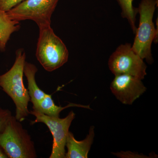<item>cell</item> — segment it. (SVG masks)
Segmentation results:
<instances>
[{
  "label": "cell",
  "mask_w": 158,
  "mask_h": 158,
  "mask_svg": "<svg viewBox=\"0 0 158 158\" xmlns=\"http://www.w3.org/2000/svg\"><path fill=\"white\" fill-rule=\"evenodd\" d=\"M29 113L35 117V120L31 122V124L37 123H44L52 135V148L49 158H65L66 139L71 124L75 118V113L71 111L64 118L47 116L34 110L29 111Z\"/></svg>",
  "instance_id": "cell-7"
},
{
  "label": "cell",
  "mask_w": 158,
  "mask_h": 158,
  "mask_svg": "<svg viewBox=\"0 0 158 158\" xmlns=\"http://www.w3.org/2000/svg\"><path fill=\"white\" fill-rule=\"evenodd\" d=\"M157 0H141L138 8L140 15L139 27L132 48L139 56L149 64L154 62L151 47L153 41L158 40V28L153 21L154 14L157 5Z\"/></svg>",
  "instance_id": "cell-2"
},
{
  "label": "cell",
  "mask_w": 158,
  "mask_h": 158,
  "mask_svg": "<svg viewBox=\"0 0 158 158\" xmlns=\"http://www.w3.org/2000/svg\"><path fill=\"white\" fill-rule=\"evenodd\" d=\"M20 27L19 22L11 19L7 12L0 10V51H5L11 34Z\"/></svg>",
  "instance_id": "cell-12"
},
{
  "label": "cell",
  "mask_w": 158,
  "mask_h": 158,
  "mask_svg": "<svg viewBox=\"0 0 158 158\" xmlns=\"http://www.w3.org/2000/svg\"><path fill=\"white\" fill-rule=\"evenodd\" d=\"M94 135V127L93 126L90 127L88 135L82 141L77 140L73 134L69 132L65 144L67 152L65 153V158H88V153L93 143Z\"/></svg>",
  "instance_id": "cell-9"
},
{
  "label": "cell",
  "mask_w": 158,
  "mask_h": 158,
  "mask_svg": "<svg viewBox=\"0 0 158 158\" xmlns=\"http://www.w3.org/2000/svg\"><path fill=\"white\" fill-rule=\"evenodd\" d=\"M121 10V16L127 19L133 33H135L136 16L138 14V8L133 6L134 0H116Z\"/></svg>",
  "instance_id": "cell-13"
},
{
  "label": "cell",
  "mask_w": 158,
  "mask_h": 158,
  "mask_svg": "<svg viewBox=\"0 0 158 158\" xmlns=\"http://www.w3.org/2000/svg\"><path fill=\"white\" fill-rule=\"evenodd\" d=\"M25 0H0V10L7 12Z\"/></svg>",
  "instance_id": "cell-15"
},
{
  "label": "cell",
  "mask_w": 158,
  "mask_h": 158,
  "mask_svg": "<svg viewBox=\"0 0 158 158\" xmlns=\"http://www.w3.org/2000/svg\"><path fill=\"white\" fill-rule=\"evenodd\" d=\"M8 156L6 155L4 150L0 147V158H8Z\"/></svg>",
  "instance_id": "cell-17"
},
{
  "label": "cell",
  "mask_w": 158,
  "mask_h": 158,
  "mask_svg": "<svg viewBox=\"0 0 158 158\" xmlns=\"http://www.w3.org/2000/svg\"><path fill=\"white\" fill-rule=\"evenodd\" d=\"M59 0H25L7 13L11 19L19 22L31 20L38 27L51 25V17Z\"/></svg>",
  "instance_id": "cell-6"
},
{
  "label": "cell",
  "mask_w": 158,
  "mask_h": 158,
  "mask_svg": "<svg viewBox=\"0 0 158 158\" xmlns=\"http://www.w3.org/2000/svg\"><path fill=\"white\" fill-rule=\"evenodd\" d=\"M26 58L23 50H17L13 66L6 73L0 75V87L14 102L16 107L15 117L20 122L30 114L28 106L30 97L23 80Z\"/></svg>",
  "instance_id": "cell-1"
},
{
  "label": "cell",
  "mask_w": 158,
  "mask_h": 158,
  "mask_svg": "<svg viewBox=\"0 0 158 158\" xmlns=\"http://www.w3.org/2000/svg\"><path fill=\"white\" fill-rule=\"evenodd\" d=\"M71 107L90 109V105L85 106L74 103H69L64 107L57 106L52 99V95L46 94L45 97L36 106L33 107V110L47 116L59 117V114L62 110Z\"/></svg>",
  "instance_id": "cell-11"
},
{
  "label": "cell",
  "mask_w": 158,
  "mask_h": 158,
  "mask_svg": "<svg viewBox=\"0 0 158 158\" xmlns=\"http://www.w3.org/2000/svg\"><path fill=\"white\" fill-rule=\"evenodd\" d=\"M110 90L123 104L131 105L147 90L142 80L126 74L117 75L111 82Z\"/></svg>",
  "instance_id": "cell-8"
},
{
  "label": "cell",
  "mask_w": 158,
  "mask_h": 158,
  "mask_svg": "<svg viewBox=\"0 0 158 158\" xmlns=\"http://www.w3.org/2000/svg\"><path fill=\"white\" fill-rule=\"evenodd\" d=\"M0 147L9 158L37 157L31 136L15 116H11L0 133Z\"/></svg>",
  "instance_id": "cell-4"
},
{
  "label": "cell",
  "mask_w": 158,
  "mask_h": 158,
  "mask_svg": "<svg viewBox=\"0 0 158 158\" xmlns=\"http://www.w3.org/2000/svg\"><path fill=\"white\" fill-rule=\"evenodd\" d=\"M11 116L10 110L0 107V133L4 130Z\"/></svg>",
  "instance_id": "cell-14"
},
{
  "label": "cell",
  "mask_w": 158,
  "mask_h": 158,
  "mask_svg": "<svg viewBox=\"0 0 158 158\" xmlns=\"http://www.w3.org/2000/svg\"><path fill=\"white\" fill-rule=\"evenodd\" d=\"M36 58L42 67L52 72L67 62L69 52L65 44L54 33L51 25L39 27Z\"/></svg>",
  "instance_id": "cell-3"
},
{
  "label": "cell",
  "mask_w": 158,
  "mask_h": 158,
  "mask_svg": "<svg viewBox=\"0 0 158 158\" xmlns=\"http://www.w3.org/2000/svg\"><path fill=\"white\" fill-rule=\"evenodd\" d=\"M37 71V67L34 64L26 62L24 67V74L28 81V91L30 101L35 106L45 97L46 93L38 87L35 80V75Z\"/></svg>",
  "instance_id": "cell-10"
},
{
  "label": "cell",
  "mask_w": 158,
  "mask_h": 158,
  "mask_svg": "<svg viewBox=\"0 0 158 158\" xmlns=\"http://www.w3.org/2000/svg\"><path fill=\"white\" fill-rule=\"evenodd\" d=\"M108 66L115 76L129 75L142 80L147 75V65L133 50L131 44L118 46L110 56Z\"/></svg>",
  "instance_id": "cell-5"
},
{
  "label": "cell",
  "mask_w": 158,
  "mask_h": 158,
  "mask_svg": "<svg viewBox=\"0 0 158 158\" xmlns=\"http://www.w3.org/2000/svg\"><path fill=\"white\" fill-rule=\"evenodd\" d=\"M113 154L120 158H149L142 154L127 152H120L113 153Z\"/></svg>",
  "instance_id": "cell-16"
}]
</instances>
